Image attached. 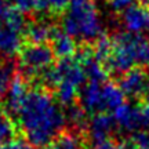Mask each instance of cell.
Here are the masks:
<instances>
[{"label": "cell", "instance_id": "obj_13", "mask_svg": "<svg viewBox=\"0 0 149 149\" xmlns=\"http://www.w3.org/2000/svg\"><path fill=\"white\" fill-rule=\"evenodd\" d=\"M17 138H22L19 128L13 116L3 108V105H0V145L11 142Z\"/></svg>", "mask_w": 149, "mask_h": 149}, {"label": "cell", "instance_id": "obj_12", "mask_svg": "<svg viewBox=\"0 0 149 149\" xmlns=\"http://www.w3.org/2000/svg\"><path fill=\"white\" fill-rule=\"evenodd\" d=\"M124 93L119 84L104 81L102 83V112H113L124 102Z\"/></svg>", "mask_w": 149, "mask_h": 149}, {"label": "cell", "instance_id": "obj_10", "mask_svg": "<svg viewBox=\"0 0 149 149\" xmlns=\"http://www.w3.org/2000/svg\"><path fill=\"white\" fill-rule=\"evenodd\" d=\"M55 25L46 17H39L36 19L26 22L24 31V42L26 43H47L51 39Z\"/></svg>", "mask_w": 149, "mask_h": 149}, {"label": "cell", "instance_id": "obj_11", "mask_svg": "<svg viewBox=\"0 0 149 149\" xmlns=\"http://www.w3.org/2000/svg\"><path fill=\"white\" fill-rule=\"evenodd\" d=\"M50 46L53 48L54 55L59 59L73 57L76 54V40L58 26H55L51 35Z\"/></svg>", "mask_w": 149, "mask_h": 149}, {"label": "cell", "instance_id": "obj_4", "mask_svg": "<svg viewBox=\"0 0 149 149\" xmlns=\"http://www.w3.org/2000/svg\"><path fill=\"white\" fill-rule=\"evenodd\" d=\"M17 57V72L29 81H35L44 70L54 64L55 58L50 44L26 42L22 43Z\"/></svg>", "mask_w": 149, "mask_h": 149}, {"label": "cell", "instance_id": "obj_6", "mask_svg": "<svg viewBox=\"0 0 149 149\" xmlns=\"http://www.w3.org/2000/svg\"><path fill=\"white\" fill-rule=\"evenodd\" d=\"M120 24L124 32L142 35L149 32V7L144 4H131L120 13Z\"/></svg>", "mask_w": 149, "mask_h": 149}, {"label": "cell", "instance_id": "obj_22", "mask_svg": "<svg viewBox=\"0 0 149 149\" xmlns=\"http://www.w3.org/2000/svg\"><path fill=\"white\" fill-rule=\"evenodd\" d=\"M141 146H144L145 149H149V130L145 131H137L133 137Z\"/></svg>", "mask_w": 149, "mask_h": 149}, {"label": "cell", "instance_id": "obj_9", "mask_svg": "<svg viewBox=\"0 0 149 149\" xmlns=\"http://www.w3.org/2000/svg\"><path fill=\"white\" fill-rule=\"evenodd\" d=\"M115 130H116L115 119L108 112H101V113L93 115L91 120L87 124V134L94 142L109 139V137Z\"/></svg>", "mask_w": 149, "mask_h": 149}, {"label": "cell", "instance_id": "obj_15", "mask_svg": "<svg viewBox=\"0 0 149 149\" xmlns=\"http://www.w3.org/2000/svg\"><path fill=\"white\" fill-rule=\"evenodd\" d=\"M53 142L59 149H86L83 138L74 131H62Z\"/></svg>", "mask_w": 149, "mask_h": 149}, {"label": "cell", "instance_id": "obj_5", "mask_svg": "<svg viewBox=\"0 0 149 149\" xmlns=\"http://www.w3.org/2000/svg\"><path fill=\"white\" fill-rule=\"evenodd\" d=\"M26 22L24 13L13 6L0 17V57L11 59L18 54V50L24 43Z\"/></svg>", "mask_w": 149, "mask_h": 149}, {"label": "cell", "instance_id": "obj_14", "mask_svg": "<svg viewBox=\"0 0 149 149\" xmlns=\"http://www.w3.org/2000/svg\"><path fill=\"white\" fill-rule=\"evenodd\" d=\"M69 6V0H37L36 13L50 14V15H62Z\"/></svg>", "mask_w": 149, "mask_h": 149}, {"label": "cell", "instance_id": "obj_3", "mask_svg": "<svg viewBox=\"0 0 149 149\" xmlns=\"http://www.w3.org/2000/svg\"><path fill=\"white\" fill-rule=\"evenodd\" d=\"M61 29L74 40L86 43L97 42L104 35L101 14L94 0H69L62 14Z\"/></svg>", "mask_w": 149, "mask_h": 149}, {"label": "cell", "instance_id": "obj_2", "mask_svg": "<svg viewBox=\"0 0 149 149\" xmlns=\"http://www.w3.org/2000/svg\"><path fill=\"white\" fill-rule=\"evenodd\" d=\"M104 65L115 74H123L137 65L149 66V40L142 35L116 33L111 37V51Z\"/></svg>", "mask_w": 149, "mask_h": 149}, {"label": "cell", "instance_id": "obj_20", "mask_svg": "<svg viewBox=\"0 0 149 149\" xmlns=\"http://www.w3.org/2000/svg\"><path fill=\"white\" fill-rule=\"evenodd\" d=\"M0 149H36V148L32 146V145H29L25 139L17 138V139H14V141H11V142L0 145Z\"/></svg>", "mask_w": 149, "mask_h": 149}, {"label": "cell", "instance_id": "obj_16", "mask_svg": "<svg viewBox=\"0 0 149 149\" xmlns=\"http://www.w3.org/2000/svg\"><path fill=\"white\" fill-rule=\"evenodd\" d=\"M14 65L8 58L0 57V100H3L14 76Z\"/></svg>", "mask_w": 149, "mask_h": 149}, {"label": "cell", "instance_id": "obj_18", "mask_svg": "<svg viewBox=\"0 0 149 149\" xmlns=\"http://www.w3.org/2000/svg\"><path fill=\"white\" fill-rule=\"evenodd\" d=\"M14 8L19 10L21 13H35L36 11L37 0H7Z\"/></svg>", "mask_w": 149, "mask_h": 149}, {"label": "cell", "instance_id": "obj_17", "mask_svg": "<svg viewBox=\"0 0 149 149\" xmlns=\"http://www.w3.org/2000/svg\"><path fill=\"white\" fill-rule=\"evenodd\" d=\"M66 108H68V111L65 112L66 122H69L76 128H81L86 124V111L80 105H76V104Z\"/></svg>", "mask_w": 149, "mask_h": 149}, {"label": "cell", "instance_id": "obj_25", "mask_svg": "<svg viewBox=\"0 0 149 149\" xmlns=\"http://www.w3.org/2000/svg\"><path fill=\"white\" fill-rule=\"evenodd\" d=\"M43 149H59V148H58V146H57L55 144H54V142H51L50 145H47V146H44Z\"/></svg>", "mask_w": 149, "mask_h": 149}, {"label": "cell", "instance_id": "obj_7", "mask_svg": "<svg viewBox=\"0 0 149 149\" xmlns=\"http://www.w3.org/2000/svg\"><path fill=\"white\" fill-rule=\"evenodd\" d=\"M113 119L116 123V128L123 133H137L144 127V120L141 115V108L133 104L123 102L119 108L113 111Z\"/></svg>", "mask_w": 149, "mask_h": 149}, {"label": "cell", "instance_id": "obj_1", "mask_svg": "<svg viewBox=\"0 0 149 149\" xmlns=\"http://www.w3.org/2000/svg\"><path fill=\"white\" fill-rule=\"evenodd\" d=\"M13 119L21 137L35 148L50 145L66 124L65 112L53 91L33 81Z\"/></svg>", "mask_w": 149, "mask_h": 149}, {"label": "cell", "instance_id": "obj_21", "mask_svg": "<svg viewBox=\"0 0 149 149\" xmlns=\"http://www.w3.org/2000/svg\"><path fill=\"white\" fill-rule=\"evenodd\" d=\"M145 100L144 104L141 105V115H142V120H144V127L149 128V87L145 91Z\"/></svg>", "mask_w": 149, "mask_h": 149}, {"label": "cell", "instance_id": "obj_24", "mask_svg": "<svg viewBox=\"0 0 149 149\" xmlns=\"http://www.w3.org/2000/svg\"><path fill=\"white\" fill-rule=\"evenodd\" d=\"M119 149H145V148L141 146L134 138H130V139H124L122 144L119 145Z\"/></svg>", "mask_w": 149, "mask_h": 149}, {"label": "cell", "instance_id": "obj_23", "mask_svg": "<svg viewBox=\"0 0 149 149\" xmlns=\"http://www.w3.org/2000/svg\"><path fill=\"white\" fill-rule=\"evenodd\" d=\"M91 149H119V145L115 144L112 139H104L100 142H94Z\"/></svg>", "mask_w": 149, "mask_h": 149}, {"label": "cell", "instance_id": "obj_19", "mask_svg": "<svg viewBox=\"0 0 149 149\" xmlns=\"http://www.w3.org/2000/svg\"><path fill=\"white\" fill-rule=\"evenodd\" d=\"M108 1V6L112 11H115L117 14H120L122 11H124L127 7L133 4L134 0H107Z\"/></svg>", "mask_w": 149, "mask_h": 149}, {"label": "cell", "instance_id": "obj_8", "mask_svg": "<svg viewBox=\"0 0 149 149\" xmlns=\"http://www.w3.org/2000/svg\"><path fill=\"white\" fill-rule=\"evenodd\" d=\"M119 87L126 97L137 98L145 94L149 87V76L141 68H133L122 74Z\"/></svg>", "mask_w": 149, "mask_h": 149}, {"label": "cell", "instance_id": "obj_26", "mask_svg": "<svg viewBox=\"0 0 149 149\" xmlns=\"http://www.w3.org/2000/svg\"><path fill=\"white\" fill-rule=\"evenodd\" d=\"M139 3H141V4H144V6H146V7H149V0H139Z\"/></svg>", "mask_w": 149, "mask_h": 149}]
</instances>
